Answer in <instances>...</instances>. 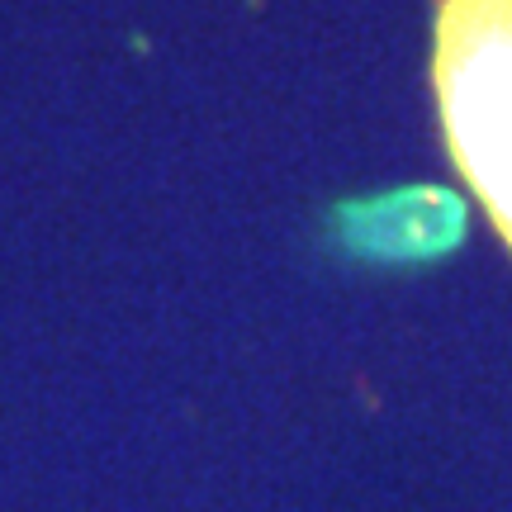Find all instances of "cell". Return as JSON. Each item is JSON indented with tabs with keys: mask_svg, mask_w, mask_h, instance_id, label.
I'll list each match as a JSON object with an SVG mask.
<instances>
[{
	"mask_svg": "<svg viewBox=\"0 0 512 512\" xmlns=\"http://www.w3.org/2000/svg\"><path fill=\"white\" fill-rule=\"evenodd\" d=\"M432 95L446 157L512 252V0H437Z\"/></svg>",
	"mask_w": 512,
	"mask_h": 512,
	"instance_id": "1",
	"label": "cell"
}]
</instances>
